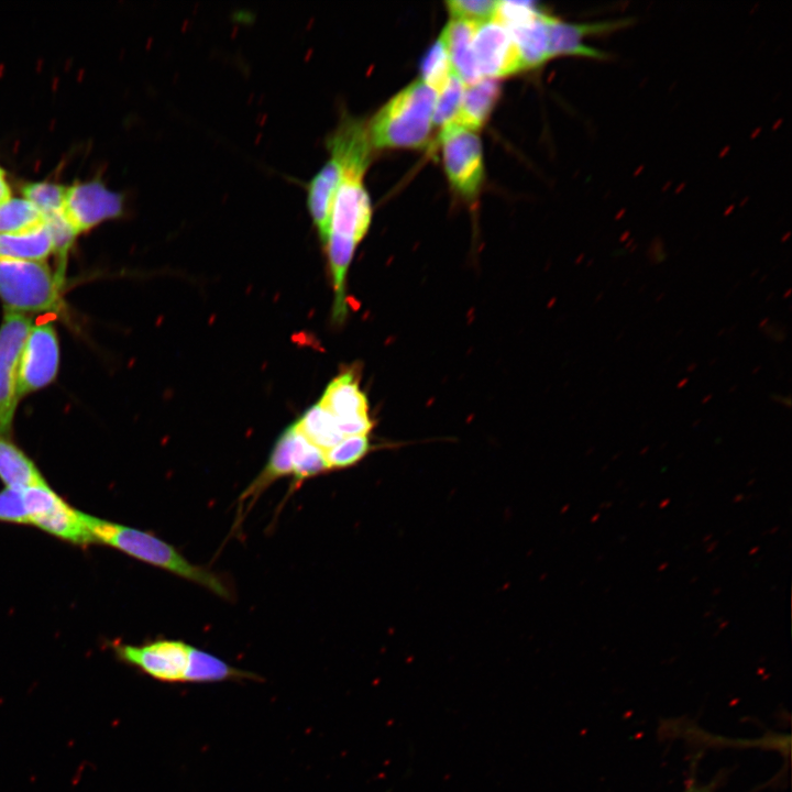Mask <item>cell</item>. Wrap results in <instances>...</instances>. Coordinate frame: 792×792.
<instances>
[{
	"instance_id": "26",
	"label": "cell",
	"mask_w": 792,
	"mask_h": 792,
	"mask_svg": "<svg viewBox=\"0 0 792 792\" xmlns=\"http://www.w3.org/2000/svg\"><path fill=\"white\" fill-rule=\"evenodd\" d=\"M328 470L329 466L326 461L324 451L308 441L296 429L292 473L294 483H301L302 481L324 473Z\"/></svg>"
},
{
	"instance_id": "13",
	"label": "cell",
	"mask_w": 792,
	"mask_h": 792,
	"mask_svg": "<svg viewBox=\"0 0 792 792\" xmlns=\"http://www.w3.org/2000/svg\"><path fill=\"white\" fill-rule=\"evenodd\" d=\"M371 216V202L362 179L342 177L332 206L330 233L359 243L370 228Z\"/></svg>"
},
{
	"instance_id": "36",
	"label": "cell",
	"mask_w": 792,
	"mask_h": 792,
	"mask_svg": "<svg viewBox=\"0 0 792 792\" xmlns=\"http://www.w3.org/2000/svg\"><path fill=\"white\" fill-rule=\"evenodd\" d=\"M684 792H713V791L710 787L693 785V787H690L689 789H686Z\"/></svg>"
},
{
	"instance_id": "31",
	"label": "cell",
	"mask_w": 792,
	"mask_h": 792,
	"mask_svg": "<svg viewBox=\"0 0 792 792\" xmlns=\"http://www.w3.org/2000/svg\"><path fill=\"white\" fill-rule=\"evenodd\" d=\"M447 6L452 18L481 24L494 19L497 1L451 0Z\"/></svg>"
},
{
	"instance_id": "42",
	"label": "cell",
	"mask_w": 792,
	"mask_h": 792,
	"mask_svg": "<svg viewBox=\"0 0 792 792\" xmlns=\"http://www.w3.org/2000/svg\"><path fill=\"white\" fill-rule=\"evenodd\" d=\"M603 295H604V292H601V293L595 297V302L600 301L601 298L603 297Z\"/></svg>"
},
{
	"instance_id": "35",
	"label": "cell",
	"mask_w": 792,
	"mask_h": 792,
	"mask_svg": "<svg viewBox=\"0 0 792 792\" xmlns=\"http://www.w3.org/2000/svg\"><path fill=\"white\" fill-rule=\"evenodd\" d=\"M770 398L777 403L783 404L788 408L791 407V397L790 396L783 397L779 394H771Z\"/></svg>"
},
{
	"instance_id": "4",
	"label": "cell",
	"mask_w": 792,
	"mask_h": 792,
	"mask_svg": "<svg viewBox=\"0 0 792 792\" xmlns=\"http://www.w3.org/2000/svg\"><path fill=\"white\" fill-rule=\"evenodd\" d=\"M439 142L451 187L463 198L473 200L484 180L480 136L473 130L450 122L442 127Z\"/></svg>"
},
{
	"instance_id": "22",
	"label": "cell",
	"mask_w": 792,
	"mask_h": 792,
	"mask_svg": "<svg viewBox=\"0 0 792 792\" xmlns=\"http://www.w3.org/2000/svg\"><path fill=\"white\" fill-rule=\"evenodd\" d=\"M358 243L336 233H330L326 244L334 289L332 318L342 323L346 316L345 277Z\"/></svg>"
},
{
	"instance_id": "37",
	"label": "cell",
	"mask_w": 792,
	"mask_h": 792,
	"mask_svg": "<svg viewBox=\"0 0 792 792\" xmlns=\"http://www.w3.org/2000/svg\"><path fill=\"white\" fill-rule=\"evenodd\" d=\"M688 382H689V378H682L680 382H678L676 388L684 387L688 384Z\"/></svg>"
},
{
	"instance_id": "43",
	"label": "cell",
	"mask_w": 792,
	"mask_h": 792,
	"mask_svg": "<svg viewBox=\"0 0 792 792\" xmlns=\"http://www.w3.org/2000/svg\"><path fill=\"white\" fill-rule=\"evenodd\" d=\"M664 296V292H662L659 296H657L656 301L661 300V298Z\"/></svg>"
},
{
	"instance_id": "29",
	"label": "cell",
	"mask_w": 792,
	"mask_h": 792,
	"mask_svg": "<svg viewBox=\"0 0 792 792\" xmlns=\"http://www.w3.org/2000/svg\"><path fill=\"white\" fill-rule=\"evenodd\" d=\"M371 449L367 436L344 437L337 444L324 451L330 469L349 468L360 462Z\"/></svg>"
},
{
	"instance_id": "28",
	"label": "cell",
	"mask_w": 792,
	"mask_h": 792,
	"mask_svg": "<svg viewBox=\"0 0 792 792\" xmlns=\"http://www.w3.org/2000/svg\"><path fill=\"white\" fill-rule=\"evenodd\" d=\"M450 58L441 36L428 50L421 63V80L436 92L441 91L452 75Z\"/></svg>"
},
{
	"instance_id": "15",
	"label": "cell",
	"mask_w": 792,
	"mask_h": 792,
	"mask_svg": "<svg viewBox=\"0 0 792 792\" xmlns=\"http://www.w3.org/2000/svg\"><path fill=\"white\" fill-rule=\"evenodd\" d=\"M342 180V169L330 158L311 178L307 187V207L326 245L331 231V212L334 197Z\"/></svg>"
},
{
	"instance_id": "9",
	"label": "cell",
	"mask_w": 792,
	"mask_h": 792,
	"mask_svg": "<svg viewBox=\"0 0 792 792\" xmlns=\"http://www.w3.org/2000/svg\"><path fill=\"white\" fill-rule=\"evenodd\" d=\"M123 196L99 180L81 182L66 189L62 213L80 233L123 213Z\"/></svg>"
},
{
	"instance_id": "23",
	"label": "cell",
	"mask_w": 792,
	"mask_h": 792,
	"mask_svg": "<svg viewBox=\"0 0 792 792\" xmlns=\"http://www.w3.org/2000/svg\"><path fill=\"white\" fill-rule=\"evenodd\" d=\"M239 679L254 680L256 675L234 668L215 654L190 646L184 682L206 683Z\"/></svg>"
},
{
	"instance_id": "45",
	"label": "cell",
	"mask_w": 792,
	"mask_h": 792,
	"mask_svg": "<svg viewBox=\"0 0 792 792\" xmlns=\"http://www.w3.org/2000/svg\"><path fill=\"white\" fill-rule=\"evenodd\" d=\"M663 502H664L663 504H660V507L666 506L670 501H669V499H666V501H663Z\"/></svg>"
},
{
	"instance_id": "8",
	"label": "cell",
	"mask_w": 792,
	"mask_h": 792,
	"mask_svg": "<svg viewBox=\"0 0 792 792\" xmlns=\"http://www.w3.org/2000/svg\"><path fill=\"white\" fill-rule=\"evenodd\" d=\"M190 646L180 640L160 639L141 646L118 645L120 660L148 676L166 683L184 682Z\"/></svg>"
},
{
	"instance_id": "14",
	"label": "cell",
	"mask_w": 792,
	"mask_h": 792,
	"mask_svg": "<svg viewBox=\"0 0 792 792\" xmlns=\"http://www.w3.org/2000/svg\"><path fill=\"white\" fill-rule=\"evenodd\" d=\"M331 158L342 169V177L363 178L370 164L372 144L367 125L361 120L343 116L334 132L328 138Z\"/></svg>"
},
{
	"instance_id": "38",
	"label": "cell",
	"mask_w": 792,
	"mask_h": 792,
	"mask_svg": "<svg viewBox=\"0 0 792 792\" xmlns=\"http://www.w3.org/2000/svg\"><path fill=\"white\" fill-rule=\"evenodd\" d=\"M768 322H769V318H768V317H767V318H763V319L759 322L758 327H759L760 329H763V328L768 324Z\"/></svg>"
},
{
	"instance_id": "49",
	"label": "cell",
	"mask_w": 792,
	"mask_h": 792,
	"mask_svg": "<svg viewBox=\"0 0 792 792\" xmlns=\"http://www.w3.org/2000/svg\"><path fill=\"white\" fill-rule=\"evenodd\" d=\"M724 332H725V329H722L721 331H718V334H717V336H721V334L724 333Z\"/></svg>"
},
{
	"instance_id": "10",
	"label": "cell",
	"mask_w": 792,
	"mask_h": 792,
	"mask_svg": "<svg viewBox=\"0 0 792 792\" xmlns=\"http://www.w3.org/2000/svg\"><path fill=\"white\" fill-rule=\"evenodd\" d=\"M319 404L337 419L343 437L367 436L373 428L367 398L352 370L342 372L328 384Z\"/></svg>"
},
{
	"instance_id": "30",
	"label": "cell",
	"mask_w": 792,
	"mask_h": 792,
	"mask_svg": "<svg viewBox=\"0 0 792 792\" xmlns=\"http://www.w3.org/2000/svg\"><path fill=\"white\" fill-rule=\"evenodd\" d=\"M464 91L463 81L452 73L447 85L440 91L438 100H436L432 123L436 127H444L452 122L458 113Z\"/></svg>"
},
{
	"instance_id": "40",
	"label": "cell",
	"mask_w": 792,
	"mask_h": 792,
	"mask_svg": "<svg viewBox=\"0 0 792 792\" xmlns=\"http://www.w3.org/2000/svg\"><path fill=\"white\" fill-rule=\"evenodd\" d=\"M712 398H713V394H708V395H706V396L701 400V404H706V403L710 402Z\"/></svg>"
},
{
	"instance_id": "39",
	"label": "cell",
	"mask_w": 792,
	"mask_h": 792,
	"mask_svg": "<svg viewBox=\"0 0 792 792\" xmlns=\"http://www.w3.org/2000/svg\"><path fill=\"white\" fill-rule=\"evenodd\" d=\"M697 367V364L695 362L691 363L688 367V372H693Z\"/></svg>"
},
{
	"instance_id": "50",
	"label": "cell",
	"mask_w": 792,
	"mask_h": 792,
	"mask_svg": "<svg viewBox=\"0 0 792 792\" xmlns=\"http://www.w3.org/2000/svg\"><path fill=\"white\" fill-rule=\"evenodd\" d=\"M717 359L711 360L710 365L714 364Z\"/></svg>"
},
{
	"instance_id": "1",
	"label": "cell",
	"mask_w": 792,
	"mask_h": 792,
	"mask_svg": "<svg viewBox=\"0 0 792 792\" xmlns=\"http://www.w3.org/2000/svg\"><path fill=\"white\" fill-rule=\"evenodd\" d=\"M84 521L94 543L116 548L140 561L199 584L218 596L230 598V590L221 578L189 562L172 544L154 535L85 513Z\"/></svg>"
},
{
	"instance_id": "24",
	"label": "cell",
	"mask_w": 792,
	"mask_h": 792,
	"mask_svg": "<svg viewBox=\"0 0 792 792\" xmlns=\"http://www.w3.org/2000/svg\"><path fill=\"white\" fill-rule=\"evenodd\" d=\"M294 425L308 441L323 451L344 438L337 419L319 403L307 409Z\"/></svg>"
},
{
	"instance_id": "27",
	"label": "cell",
	"mask_w": 792,
	"mask_h": 792,
	"mask_svg": "<svg viewBox=\"0 0 792 792\" xmlns=\"http://www.w3.org/2000/svg\"><path fill=\"white\" fill-rule=\"evenodd\" d=\"M66 189L55 183L33 182L22 187V195L46 218L63 211Z\"/></svg>"
},
{
	"instance_id": "3",
	"label": "cell",
	"mask_w": 792,
	"mask_h": 792,
	"mask_svg": "<svg viewBox=\"0 0 792 792\" xmlns=\"http://www.w3.org/2000/svg\"><path fill=\"white\" fill-rule=\"evenodd\" d=\"M61 282L62 276L44 262L0 258V299L6 311L61 310Z\"/></svg>"
},
{
	"instance_id": "21",
	"label": "cell",
	"mask_w": 792,
	"mask_h": 792,
	"mask_svg": "<svg viewBox=\"0 0 792 792\" xmlns=\"http://www.w3.org/2000/svg\"><path fill=\"white\" fill-rule=\"evenodd\" d=\"M0 479L7 487L24 491L46 484L32 460L0 435Z\"/></svg>"
},
{
	"instance_id": "2",
	"label": "cell",
	"mask_w": 792,
	"mask_h": 792,
	"mask_svg": "<svg viewBox=\"0 0 792 792\" xmlns=\"http://www.w3.org/2000/svg\"><path fill=\"white\" fill-rule=\"evenodd\" d=\"M437 92L421 79L389 99L371 119L367 132L376 148L421 147L429 139Z\"/></svg>"
},
{
	"instance_id": "16",
	"label": "cell",
	"mask_w": 792,
	"mask_h": 792,
	"mask_svg": "<svg viewBox=\"0 0 792 792\" xmlns=\"http://www.w3.org/2000/svg\"><path fill=\"white\" fill-rule=\"evenodd\" d=\"M479 24L452 18L441 33L453 74L463 84L472 85L481 79L473 55V36Z\"/></svg>"
},
{
	"instance_id": "41",
	"label": "cell",
	"mask_w": 792,
	"mask_h": 792,
	"mask_svg": "<svg viewBox=\"0 0 792 792\" xmlns=\"http://www.w3.org/2000/svg\"><path fill=\"white\" fill-rule=\"evenodd\" d=\"M791 293H792V289L789 288V289L783 294V298H788V297L791 295Z\"/></svg>"
},
{
	"instance_id": "44",
	"label": "cell",
	"mask_w": 792,
	"mask_h": 792,
	"mask_svg": "<svg viewBox=\"0 0 792 792\" xmlns=\"http://www.w3.org/2000/svg\"><path fill=\"white\" fill-rule=\"evenodd\" d=\"M759 370H760V366H757V367L754 369V371H752L751 373H752V374H756V373L759 372Z\"/></svg>"
},
{
	"instance_id": "47",
	"label": "cell",
	"mask_w": 792,
	"mask_h": 792,
	"mask_svg": "<svg viewBox=\"0 0 792 792\" xmlns=\"http://www.w3.org/2000/svg\"><path fill=\"white\" fill-rule=\"evenodd\" d=\"M767 277H768L767 275H763L760 279V283H762L765 279H767Z\"/></svg>"
},
{
	"instance_id": "32",
	"label": "cell",
	"mask_w": 792,
	"mask_h": 792,
	"mask_svg": "<svg viewBox=\"0 0 792 792\" xmlns=\"http://www.w3.org/2000/svg\"><path fill=\"white\" fill-rule=\"evenodd\" d=\"M44 222L52 238L54 253L58 254L62 262L79 233L62 212L44 218Z\"/></svg>"
},
{
	"instance_id": "19",
	"label": "cell",
	"mask_w": 792,
	"mask_h": 792,
	"mask_svg": "<svg viewBox=\"0 0 792 792\" xmlns=\"http://www.w3.org/2000/svg\"><path fill=\"white\" fill-rule=\"evenodd\" d=\"M548 18L544 11L521 24L507 28L519 51L524 69L536 68L547 61Z\"/></svg>"
},
{
	"instance_id": "34",
	"label": "cell",
	"mask_w": 792,
	"mask_h": 792,
	"mask_svg": "<svg viewBox=\"0 0 792 792\" xmlns=\"http://www.w3.org/2000/svg\"><path fill=\"white\" fill-rule=\"evenodd\" d=\"M11 197L10 186L6 179V174L0 167V204Z\"/></svg>"
},
{
	"instance_id": "46",
	"label": "cell",
	"mask_w": 792,
	"mask_h": 792,
	"mask_svg": "<svg viewBox=\"0 0 792 792\" xmlns=\"http://www.w3.org/2000/svg\"><path fill=\"white\" fill-rule=\"evenodd\" d=\"M648 449H649L648 447L644 448V450H641L640 453L641 454L646 453Z\"/></svg>"
},
{
	"instance_id": "48",
	"label": "cell",
	"mask_w": 792,
	"mask_h": 792,
	"mask_svg": "<svg viewBox=\"0 0 792 792\" xmlns=\"http://www.w3.org/2000/svg\"><path fill=\"white\" fill-rule=\"evenodd\" d=\"M736 387H737V386L734 385V386L729 389V393H733V392L736 389Z\"/></svg>"
},
{
	"instance_id": "17",
	"label": "cell",
	"mask_w": 792,
	"mask_h": 792,
	"mask_svg": "<svg viewBox=\"0 0 792 792\" xmlns=\"http://www.w3.org/2000/svg\"><path fill=\"white\" fill-rule=\"evenodd\" d=\"M295 435L296 429L292 425L279 436L265 468L240 496V510L249 509L273 482L292 475Z\"/></svg>"
},
{
	"instance_id": "25",
	"label": "cell",
	"mask_w": 792,
	"mask_h": 792,
	"mask_svg": "<svg viewBox=\"0 0 792 792\" xmlns=\"http://www.w3.org/2000/svg\"><path fill=\"white\" fill-rule=\"evenodd\" d=\"M43 222L44 217L23 197H10L0 204V234L22 232Z\"/></svg>"
},
{
	"instance_id": "18",
	"label": "cell",
	"mask_w": 792,
	"mask_h": 792,
	"mask_svg": "<svg viewBox=\"0 0 792 792\" xmlns=\"http://www.w3.org/2000/svg\"><path fill=\"white\" fill-rule=\"evenodd\" d=\"M501 90L498 79L486 77L464 87L459 113L452 122L473 131L479 130L488 119Z\"/></svg>"
},
{
	"instance_id": "20",
	"label": "cell",
	"mask_w": 792,
	"mask_h": 792,
	"mask_svg": "<svg viewBox=\"0 0 792 792\" xmlns=\"http://www.w3.org/2000/svg\"><path fill=\"white\" fill-rule=\"evenodd\" d=\"M52 253L53 242L45 222L22 232L0 234V258L44 262Z\"/></svg>"
},
{
	"instance_id": "51",
	"label": "cell",
	"mask_w": 792,
	"mask_h": 792,
	"mask_svg": "<svg viewBox=\"0 0 792 792\" xmlns=\"http://www.w3.org/2000/svg\"><path fill=\"white\" fill-rule=\"evenodd\" d=\"M698 422H700V419H698V420H696V421H694V424H693V427L697 426V425H698Z\"/></svg>"
},
{
	"instance_id": "33",
	"label": "cell",
	"mask_w": 792,
	"mask_h": 792,
	"mask_svg": "<svg viewBox=\"0 0 792 792\" xmlns=\"http://www.w3.org/2000/svg\"><path fill=\"white\" fill-rule=\"evenodd\" d=\"M0 521L30 524L23 491L6 487L0 492Z\"/></svg>"
},
{
	"instance_id": "11",
	"label": "cell",
	"mask_w": 792,
	"mask_h": 792,
	"mask_svg": "<svg viewBox=\"0 0 792 792\" xmlns=\"http://www.w3.org/2000/svg\"><path fill=\"white\" fill-rule=\"evenodd\" d=\"M472 47L480 76L498 79L524 70L519 51L510 32L495 20L476 26Z\"/></svg>"
},
{
	"instance_id": "6",
	"label": "cell",
	"mask_w": 792,
	"mask_h": 792,
	"mask_svg": "<svg viewBox=\"0 0 792 792\" xmlns=\"http://www.w3.org/2000/svg\"><path fill=\"white\" fill-rule=\"evenodd\" d=\"M23 498L31 525L75 544L94 543L84 513L68 505L47 483L24 490Z\"/></svg>"
},
{
	"instance_id": "7",
	"label": "cell",
	"mask_w": 792,
	"mask_h": 792,
	"mask_svg": "<svg viewBox=\"0 0 792 792\" xmlns=\"http://www.w3.org/2000/svg\"><path fill=\"white\" fill-rule=\"evenodd\" d=\"M59 367V341L50 322L32 324L19 361V396L50 385Z\"/></svg>"
},
{
	"instance_id": "12",
	"label": "cell",
	"mask_w": 792,
	"mask_h": 792,
	"mask_svg": "<svg viewBox=\"0 0 792 792\" xmlns=\"http://www.w3.org/2000/svg\"><path fill=\"white\" fill-rule=\"evenodd\" d=\"M631 23L629 19L607 20L590 23H569L549 15L548 55L549 59L559 55H578L605 59L606 53L584 43V37L594 34L614 32Z\"/></svg>"
},
{
	"instance_id": "5",
	"label": "cell",
	"mask_w": 792,
	"mask_h": 792,
	"mask_svg": "<svg viewBox=\"0 0 792 792\" xmlns=\"http://www.w3.org/2000/svg\"><path fill=\"white\" fill-rule=\"evenodd\" d=\"M32 327L25 315L6 311L0 326V435L9 438L19 402V361Z\"/></svg>"
}]
</instances>
